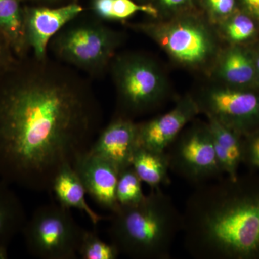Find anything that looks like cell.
<instances>
[{
	"instance_id": "obj_1",
	"label": "cell",
	"mask_w": 259,
	"mask_h": 259,
	"mask_svg": "<svg viewBox=\"0 0 259 259\" xmlns=\"http://www.w3.org/2000/svg\"><path fill=\"white\" fill-rule=\"evenodd\" d=\"M92 85L48 56L19 59L0 78V180L51 192L56 175L88 151L101 131Z\"/></svg>"
},
{
	"instance_id": "obj_2",
	"label": "cell",
	"mask_w": 259,
	"mask_h": 259,
	"mask_svg": "<svg viewBox=\"0 0 259 259\" xmlns=\"http://www.w3.org/2000/svg\"><path fill=\"white\" fill-rule=\"evenodd\" d=\"M182 233L197 259L259 256V186L238 177L197 186L186 202Z\"/></svg>"
},
{
	"instance_id": "obj_3",
	"label": "cell",
	"mask_w": 259,
	"mask_h": 259,
	"mask_svg": "<svg viewBox=\"0 0 259 259\" xmlns=\"http://www.w3.org/2000/svg\"><path fill=\"white\" fill-rule=\"evenodd\" d=\"M110 242L120 255L136 259H168L182 233V214L161 188L138 203L120 205L109 217Z\"/></svg>"
},
{
	"instance_id": "obj_4",
	"label": "cell",
	"mask_w": 259,
	"mask_h": 259,
	"mask_svg": "<svg viewBox=\"0 0 259 259\" xmlns=\"http://www.w3.org/2000/svg\"><path fill=\"white\" fill-rule=\"evenodd\" d=\"M117 42V35L103 24L72 20L51 39L49 50L56 60L97 77L110 63Z\"/></svg>"
},
{
	"instance_id": "obj_5",
	"label": "cell",
	"mask_w": 259,
	"mask_h": 259,
	"mask_svg": "<svg viewBox=\"0 0 259 259\" xmlns=\"http://www.w3.org/2000/svg\"><path fill=\"white\" fill-rule=\"evenodd\" d=\"M84 228L58 203L44 204L27 219L21 233L27 250L40 259H76Z\"/></svg>"
},
{
	"instance_id": "obj_6",
	"label": "cell",
	"mask_w": 259,
	"mask_h": 259,
	"mask_svg": "<svg viewBox=\"0 0 259 259\" xmlns=\"http://www.w3.org/2000/svg\"><path fill=\"white\" fill-rule=\"evenodd\" d=\"M166 152L170 171L194 185L216 180L224 175L208 123L184 129Z\"/></svg>"
},
{
	"instance_id": "obj_7",
	"label": "cell",
	"mask_w": 259,
	"mask_h": 259,
	"mask_svg": "<svg viewBox=\"0 0 259 259\" xmlns=\"http://www.w3.org/2000/svg\"><path fill=\"white\" fill-rule=\"evenodd\" d=\"M114 76L121 111L118 117L131 119V116L147 111L161 100L159 75L144 59L119 60L114 67Z\"/></svg>"
},
{
	"instance_id": "obj_8",
	"label": "cell",
	"mask_w": 259,
	"mask_h": 259,
	"mask_svg": "<svg viewBox=\"0 0 259 259\" xmlns=\"http://www.w3.org/2000/svg\"><path fill=\"white\" fill-rule=\"evenodd\" d=\"M83 10L76 3L56 8L24 7L25 35L32 56L38 59L47 58L51 39Z\"/></svg>"
},
{
	"instance_id": "obj_9",
	"label": "cell",
	"mask_w": 259,
	"mask_h": 259,
	"mask_svg": "<svg viewBox=\"0 0 259 259\" xmlns=\"http://www.w3.org/2000/svg\"><path fill=\"white\" fill-rule=\"evenodd\" d=\"M197 105L207 112V117L217 119L240 134L259 118V97L253 93L220 89L207 94Z\"/></svg>"
},
{
	"instance_id": "obj_10",
	"label": "cell",
	"mask_w": 259,
	"mask_h": 259,
	"mask_svg": "<svg viewBox=\"0 0 259 259\" xmlns=\"http://www.w3.org/2000/svg\"><path fill=\"white\" fill-rule=\"evenodd\" d=\"M87 194L101 208L110 213L120 207L116 187L120 171L110 162L88 151L76 158L72 165Z\"/></svg>"
},
{
	"instance_id": "obj_11",
	"label": "cell",
	"mask_w": 259,
	"mask_h": 259,
	"mask_svg": "<svg viewBox=\"0 0 259 259\" xmlns=\"http://www.w3.org/2000/svg\"><path fill=\"white\" fill-rule=\"evenodd\" d=\"M139 146V124L117 116L100 131L88 151L110 162L120 172L131 166Z\"/></svg>"
},
{
	"instance_id": "obj_12",
	"label": "cell",
	"mask_w": 259,
	"mask_h": 259,
	"mask_svg": "<svg viewBox=\"0 0 259 259\" xmlns=\"http://www.w3.org/2000/svg\"><path fill=\"white\" fill-rule=\"evenodd\" d=\"M198 111L197 103L187 98L164 115L139 124L140 146L164 152Z\"/></svg>"
},
{
	"instance_id": "obj_13",
	"label": "cell",
	"mask_w": 259,
	"mask_h": 259,
	"mask_svg": "<svg viewBox=\"0 0 259 259\" xmlns=\"http://www.w3.org/2000/svg\"><path fill=\"white\" fill-rule=\"evenodd\" d=\"M161 44L174 57L186 63L204 60L209 49L203 30L190 24H180L168 29L162 37Z\"/></svg>"
},
{
	"instance_id": "obj_14",
	"label": "cell",
	"mask_w": 259,
	"mask_h": 259,
	"mask_svg": "<svg viewBox=\"0 0 259 259\" xmlns=\"http://www.w3.org/2000/svg\"><path fill=\"white\" fill-rule=\"evenodd\" d=\"M51 192L55 195L58 204L65 208L76 209L84 213L94 226L109 218L90 207L86 200V190L71 165L64 166L56 175Z\"/></svg>"
},
{
	"instance_id": "obj_15",
	"label": "cell",
	"mask_w": 259,
	"mask_h": 259,
	"mask_svg": "<svg viewBox=\"0 0 259 259\" xmlns=\"http://www.w3.org/2000/svg\"><path fill=\"white\" fill-rule=\"evenodd\" d=\"M27 219L18 196L9 184L0 180V259L8 258L10 245L21 233Z\"/></svg>"
},
{
	"instance_id": "obj_16",
	"label": "cell",
	"mask_w": 259,
	"mask_h": 259,
	"mask_svg": "<svg viewBox=\"0 0 259 259\" xmlns=\"http://www.w3.org/2000/svg\"><path fill=\"white\" fill-rule=\"evenodd\" d=\"M208 118L209 128L221 169L230 178H236L238 166L243 161L241 134L214 117Z\"/></svg>"
},
{
	"instance_id": "obj_17",
	"label": "cell",
	"mask_w": 259,
	"mask_h": 259,
	"mask_svg": "<svg viewBox=\"0 0 259 259\" xmlns=\"http://www.w3.org/2000/svg\"><path fill=\"white\" fill-rule=\"evenodd\" d=\"M23 0H0V33L6 39L18 59L29 56L25 35Z\"/></svg>"
},
{
	"instance_id": "obj_18",
	"label": "cell",
	"mask_w": 259,
	"mask_h": 259,
	"mask_svg": "<svg viewBox=\"0 0 259 259\" xmlns=\"http://www.w3.org/2000/svg\"><path fill=\"white\" fill-rule=\"evenodd\" d=\"M131 166L141 182L149 186L151 190L171 183L166 151L159 152L140 146L135 151Z\"/></svg>"
},
{
	"instance_id": "obj_19",
	"label": "cell",
	"mask_w": 259,
	"mask_h": 259,
	"mask_svg": "<svg viewBox=\"0 0 259 259\" xmlns=\"http://www.w3.org/2000/svg\"><path fill=\"white\" fill-rule=\"evenodd\" d=\"M93 9L104 20H125L139 12L153 17L158 15L151 5L136 4L132 0H93Z\"/></svg>"
},
{
	"instance_id": "obj_20",
	"label": "cell",
	"mask_w": 259,
	"mask_h": 259,
	"mask_svg": "<svg viewBox=\"0 0 259 259\" xmlns=\"http://www.w3.org/2000/svg\"><path fill=\"white\" fill-rule=\"evenodd\" d=\"M223 77L235 84L249 82L254 76V68L249 58L242 51L233 50L227 54L222 64Z\"/></svg>"
},
{
	"instance_id": "obj_21",
	"label": "cell",
	"mask_w": 259,
	"mask_h": 259,
	"mask_svg": "<svg viewBox=\"0 0 259 259\" xmlns=\"http://www.w3.org/2000/svg\"><path fill=\"white\" fill-rule=\"evenodd\" d=\"M142 183L132 166L122 170L119 174L116 187V197L119 204L131 205L141 202L146 196Z\"/></svg>"
},
{
	"instance_id": "obj_22",
	"label": "cell",
	"mask_w": 259,
	"mask_h": 259,
	"mask_svg": "<svg viewBox=\"0 0 259 259\" xmlns=\"http://www.w3.org/2000/svg\"><path fill=\"white\" fill-rule=\"evenodd\" d=\"M120 255L118 249L100 238L96 232L84 230L78 255L82 259H116Z\"/></svg>"
},
{
	"instance_id": "obj_23",
	"label": "cell",
	"mask_w": 259,
	"mask_h": 259,
	"mask_svg": "<svg viewBox=\"0 0 259 259\" xmlns=\"http://www.w3.org/2000/svg\"><path fill=\"white\" fill-rule=\"evenodd\" d=\"M255 24L251 19L245 15H237L227 25V33L233 41L241 42L253 35Z\"/></svg>"
},
{
	"instance_id": "obj_24",
	"label": "cell",
	"mask_w": 259,
	"mask_h": 259,
	"mask_svg": "<svg viewBox=\"0 0 259 259\" xmlns=\"http://www.w3.org/2000/svg\"><path fill=\"white\" fill-rule=\"evenodd\" d=\"M18 59L6 39L0 33V78L15 66Z\"/></svg>"
},
{
	"instance_id": "obj_25",
	"label": "cell",
	"mask_w": 259,
	"mask_h": 259,
	"mask_svg": "<svg viewBox=\"0 0 259 259\" xmlns=\"http://www.w3.org/2000/svg\"><path fill=\"white\" fill-rule=\"evenodd\" d=\"M243 160L253 168H259V134L243 141Z\"/></svg>"
},
{
	"instance_id": "obj_26",
	"label": "cell",
	"mask_w": 259,
	"mask_h": 259,
	"mask_svg": "<svg viewBox=\"0 0 259 259\" xmlns=\"http://www.w3.org/2000/svg\"><path fill=\"white\" fill-rule=\"evenodd\" d=\"M209 6L216 14L226 15L233 11L235 0H207Z\"/></svg>"
},
{
	"instance_id": "obj_27",
	"label": "cell",
	"mask_w": 259,
	"mask_h": 259,
	"mask_svg": "<svg viewBox=\"0 0 259 259\" xmlns=\"http://www.w3.org/2000/svg\"><path fill=\"white\" fill-rule=\"evenodd\" d=\"M246 9L255 18L259 19V0H243Z\"/></svg>"
},
{
	"instance_id": "obj_28",
	"label": "cell",
	"mask_w": 259,
	"mask_h": 259,
	"mask_svg": "<svg viewBox=\"0 0 259 259\" xmlns=\"http://www.w3.org/2000/svg\"><path fill=\"white\" fill-rule=\"evenodd\" d=\"M163 4L168 7L178 6V5L184 4L187 0H161Z\"/></svg>"
},
{
	"instance_id": "obj_29",
	"label": "cell",
	"mask_w": 259,
	"mask_h": 259,
	"mask_svg": "<svg viewBox=\"0 0 259 259\" xmlns=\"http://www.w3.org/2000/svg\"><path fill=\"white\" fill-rule=\"evenodd\" d=\"M257 67H258V69L259 70V57L258 59H257Z\"/></svg>"
},
{
	"instance_id": "obj_30",
	"label": "cell",
	"mask_w": 259,
	"mask_h": 259,
	"mask_svg": "<svg viewBox=\"0 0 259 259\" xmlns=\"http://www.w3.org/2000/svg\"><path fill=\"white\" fill-rule=\"evenodd\" d=\"M45 1H54V0H45Z\"/></svg>"
}]
</instances>
